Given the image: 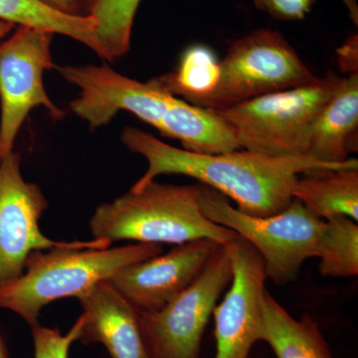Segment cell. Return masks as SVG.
<instances>
[{
  "instance_id": "ffe728a7",
  "label": "cell",
  "mask_w": 358,
  "mask_h": 358,
  "mask_svg": "<svg viewBox=\"0 0 358 358\" xmlns=\"http://www.w3.org/2000/svg\"><path fill=\"white\" fill-rule=\"evenodd\" d=\"M320 275L329 278H352L358 275V225L352 219L324 220L317 245Z\"/></svg>"
},
{
  "instance_id": "8992f818",
  "label": "cell",
  "mask_w": 358,
  "mask_h": 358,
  "mask_svg": "<svg viewBox=\"0 0 358 358\" xmlns=\"http://www.w3.org/2000/svg\"><path fill=\"white\" fill-rule=\"evenodd\" d=\"M200 206L207 218L234 231L262 257L267 279L279 286L296 281L303 263L317 257L324 220L293 199L275 215H247L231 206L227 197L201 185Z\"/></svg>"
},
{
  "instance_id": "5bb4252c",
  "label": "cell",
  "mask_w": 358,
  "mask_h": 358,
  "mask_svg": "<svg viewBox=\"0 0 358 358\" xmlns=\"http://www.w3.org/2000/svg\"><path fill=\"white\" fill-rule=\"evenodd\" d=\"M358 128V73L341 78L333 96L315 117L306 155L327 164H345L355 150Z\"/></svg>"
},
{
  "instance_id": "603a6c76",
  "label": "cell",
  "mask_w": 358,
  "mask_h": 358,
  "mask_svg": "<svg viewBox=\"0 0 358 358\" xmlns=\"http://www.w3.org/2000/svg\"><path fill=\"white\" fill-rule=\"evenodd\" d=\"M339 62L345 66L346 70L357 72V36L353 35L338 50Z\"/></svg>"
},
{
  "instance_id": "d6986e66",
  "label": "cell",
  "mask_w": 358,
  "mask_h": 358,
  "mask_svg": "<svg viewBox=\"0 0 358 358\" xmlns=\"http://www.w3.org/2000/svg\"><path fill=\"white\" fill-rule=\"evenodd\" d=\"M140 3L141 0H82L84 15L95 22L96 37L106 60L110 62L128 53Z\"/></svg>"
},
{
  "instance_id": "cb8c5ba5",
  "label": "cell",
  "mask_w": 358,
  "mask_h": 358,
  "mask_svg": "<svg viewBox=\"0 0 358 358\" xmlns=\"http://www.w3.org/2000/svg\"><path fill=\"white\" fill-rule=\"evenodd\" d=\"M39 3L68 15H84L82 0H36Z\"/></svg>"
},
{
  "instance_id": "8fae6325",
  "label": "cell",
  "mask_w": 358,
  "mask_h": 358,
  "mask_svg": "<svg viewBox=\"0 0 358 358\" xmlns=\"http://www.w3.org/2000/svg\"><path fill=\"white\" fill-rule=\"evenodd\" d=\"M232 262L230 288L213 310L215 358H248L261 341L267 275L262 257L243 238L224 245Z\"/></svg>"
},
{
  "instance_id": "3957f363",
  "label": "cell",
  "mask_w": 358,
  "mask_h": 358,
  "mask_svg": "<svg viewBox=\"0 0 358 358\" xmlns=\"http://www.w3.org/2000/svg\"><path fill=\"white\" fill-rule=\"evenodd\" d=\"M201 185H166L150 181L140 189L96 207L91 220L93 239L114 242L181 245L211 239L226 245L239 237L214 223L200 206Z\"/></svg>"
},
{
  "instance_id": "277c9868",
  "label": "cell",
  "mask_w": 358,
  "mask_h": 358,
  "mask_svg": "<svg viewBox=\"0 0 358 358\" xmlns=\"http://www.w3.org/2000/svg\"><path fill=\"white\" fill-rule=\"evenodd\" d=\"M162 253V245L145 243L32 252L22 275L0 287V308L17 313L32 327L39 324L40 312L49 303L60 299H78L122 268Z\"/></svg>"
},
{
  "instance_id": "7a4b0ae2",
  "label": "cell",
  "mask_w": 358,
  "mask_h": 358,
  "mask_svg": "<svg viewBox=\"0 0 358 358\" xmlns=\"http://www.w3.org/2000/svg\"><path fill=\"white\" fill-rule=\"evenodd\" d=\"M73 83L80 90L73 112L91 129L109 124L117 113L127 110L162 136L180 141L188 152L222 154L240 148L229 124L217 113L181 100L150 81H136L103 64L82 66Z\"/></svg>"
},
{
  "instance_id": "52a82bcc",
  "label": "cell",
  "mask_w": 358,
  "mask_h": 358,
  "mask_svg": "<svg viewBox=\"0 0 358 358\" xmlns=\"http://www.w3.org/2000/svg\"><path fill=\"white\" fill-rule=\"evenodd\" d=\"M317 78L284 35L263 28L231 43L220 61L217 86L192 103L211 110L227 109Z\"/></svg>"
},
{
  "instance_id": "ac0fdd59",
  "label": "cell",
  "mask_w": 358,
  "mask_h": 358,
  "mask_svg": "<svg viewBox=\"0 0 358 358\" xmlns=\"http://www.w3.org/2000/svg\"><path fill=\"white\" fill-rule=\"evenodd\" d=\"M220 61L210 47L194 44L181 54L176 69L150 80L157 88L193 103L208 96L217 86Z\"/></svg>"
},
{
  "instance_id": "2e32d148",
  "label": "cell",
  "mask_w": 358,
  "mask_h": 358,
  "mask_svg": "<svg viewBox=\"0 0 358 358\" xmlns=\"http://www.w3.org/2000/svg\"><path fill=\"white\" fill-rule=\"evenodd\" d=\"M292 193L324 220L345 216L358 221V166L301 174Z\"/></svg>"
},
{
  "instance_id": "484cf974",
  "label": "cell",
  "mask_w": 358,
  "mask_h": 358,
  "mask_svg": "<svg viewBox=\"0 0 358 358\" xmlns=\"http://www.w3.org/2000/svg\"><path fill=\"white\" fill-rule=\"evenodd\" d=\"M0 358H10L9 357L8 350H7L6 343L0 334Z\"/></svg>"
},
{
  "instance_id": "7c38bea8",
  "label": "cell",
  "mask_w": 358,
  "mask_h": 358,
  "mask_svg": "<svg viewBox=\"0 0 358 358\" xmlns=\"http://www.w3.org/2000/svg\"><path fill=\"white\" fill-rule=\"evenodd\" d=\"M221 246L211 239L176 245L169 253L122 268L106 282L136 310L155 312L183 293Z\"/></svg>"
},
{
  "instance_id": "5b68a950",
  "label": "cell",
  "mask_w": 358,
  "mask_h": 358,
  "mask_svg": "<svg viewBox=\"0 0 358 358\" xmlns=\"http://www.w3.org/2000/svg\"><path fill=\"white\" fill-rule=\"evenodd\" d=\"M333 72L296 88L214 110L229 124L242 150L273 157H300L315 117L338 88Z\"/></svg>"
},
{
  "instance_id": "ba28073f",
  "label": "cell",
  "mask_w": 358,
  "mask_h": 358,
  "mask_svg": "<svg viewBox=\"0 0 358 358\" xmlns=\"http://www.w3.org/2000/svg\"><path fill=\"white\" fill-rule=\"evenodd\" d=\"M232 275V262L222 245L174 300L155 312L136 308L148 358H199L205 327Z\"/></svg>"
},
{
  "instance_id": "9a60e30c",
  "label": "cell",
  "mask_w": 358,
  "mask_h": 358,
  "mask_svg": "<svg viewBox=\"0 0 358 358\" xmlns=\"http://www.w3.org/2000/svg\"><path fill=\"white\" fill-rule=\"evenodd\" d=\"M261 341L268 343L277 358H334L315 320L310 315L294 319L267 289L263 296Z\"/></svg>"
},
{
  "instance_id": "7402d4cb",
  "label": "cell",
  "mask_w": 358,
  "mask_h": 358,
  "mask_svg": "<svg viewBox=\"0 0 358 358\" xmlns=\"http://www.w3.org/2000/svg\"><path fill=\"white\" fill-rule=\"evenodd\" d=\"M259 10L282 21L303 20L317 0H252Z\"/></svg>"
},
{
  "instance_id": "44dd1931",
  "label": "cell",
  "mask_w": 358,
  "mask_h": 358,
  "mask_svg": "<svg viewBox=\"0 0 358 358\" xmlns=\"http://www.w3.org/2000/svg\"><path fill=\"white\" fill-rule=\"evenodd\" d=\"M83 326V315L66 334L57 327L35 324L31 327L34 358H69L71 346L79 341Z\"/></svg>"
},
{
  "instance_id": "6da1fadb",
  "label": "cell",
  "mask_w": 358,
  "mask_h": 358,
  "mask_svg": "<svg viewBox=\"0 0 358 358\" xmlns=\"http://www.w3.org/2000/svg\"><path fill=\"white\" fill-rule=\"evenodd\" d=\"M122 141L131 152L148 160L145 174L133 185L136 190L164 174H180L236 202L237 210L247 215H275L293 200V187L301 174L324 169L358 166L350 159L345 164H327L307 157H273L240 150L222 154H199L167 145L141 129L128 127Z\"/></svg>"
},
{
  "instance_id": "30bf717a",
  "label": "cell",
  "mask_w": 358,
  "mask_h": 358,
  "mask_svg": "<svg viewBox=\"0 0 358 358\" xmlns=\"http://www.w3.org/2000/svg\"><path fill=\"white\" fill-rule=\"evenodd\" d=\"M47 208L48 201L39 186L23 178L20 155L13 150L0 160V287L22 275L32 252L112 245L105 239L65 242L45 236L39 221Z\"/></svg>"
},
{
  "instance_id": "d4e9b609",
  "label": "cell",
  "mask_w": 358,
  "mask_h": 358,
  "mask_svg": "<svg viewBox=\"0 0 358 358\" xmlns=\"http://www.w3.org/2000/svg\"><path fill=\"white\" fill-rule=\"evenodd\" d=\"M15 27V24L6 21L0 20V40L3 39L7 36Z\"/></svg>"
},
{
  "instance_id": "4fadbf2b",
  "label": "cell",
  "mask_w": 358,
  "mask_h": 358,
  "mask_svg": "<svg viewBox=\"0 0 358 358\" xmlns=\"http://www.w3.org/2000/svg\"><path fill=\"white\" fill-rule=\"evenodd\" d=\"M78 300L84 310L79 341L101 343L112 358H148L136 308L107 282L96 285Z\"/></svg>"
},
{
  "instance_id": "e0dca14e",
  "label": "cell",
  "mask_w": 358,
  "mask_h": 358,
  "mask_svg": "<svg viewBox=\"0 0 358 358\" xmlns=\"http://www.w3.org/2000/svg\"><path fill=\"white\" fill-rule=\"evenodd\" d=\"M0 20L70 37L106 60L96 37L95 22L89 16L58 13L36 0H0Z\"/></svg>"
},
{
  "instance_id": "9c48e42d",
  "label": "cell",
  "mask_w": 358,
  "mask_h": 358,
  "mask_svg": "<svg viewBox=\"0 0 358 358\" xmlns=\"http://www.w3.org/2000/svg\"><path fill=\"white\" fill-rule=\"evenodd\" d=\"M53 33L29 26L0 43V160L13 150L23 122L34 108L44 107L52 119L66 114L47 94L44 73L55 67L52 59Z\"/></svg>"
}]
</instances>
